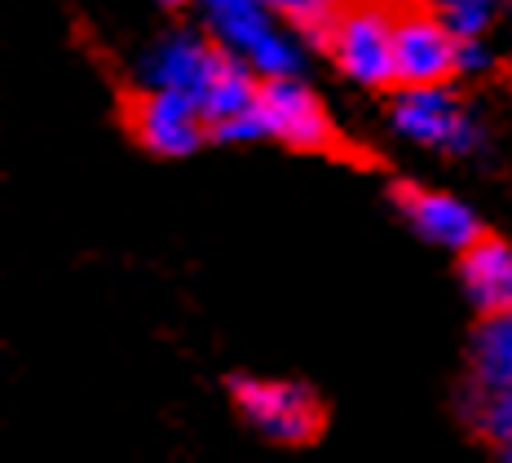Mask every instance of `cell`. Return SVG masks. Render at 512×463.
Segmentation results:
<instances>
[{
  "label": "cell",
  "instance_id": "obj_14",
  "mask_svg": "<svg viewBox=\"0 0 512 463\" xmlns=\"http://www.w3.org/2000/svg\"><path fill=\"white\" fill-rule=\"evenodd\" d=\"M499 463H512V441H504V446H499Z\"/></svg>",
  "mask_w": 512,
  "mask_h": 463
},
{
  "label": "cell",
  "instance_id": "obj_5",
  "mask_svg": "<svg viewBox=\"0 0 512 463\" xmlns=\"http://www.w3.org/2000/svg\"><path fill=\"white\" fill-rule=\"evenodd\" d=\"M393 23H398V9H389V5H349L345 14L327 27L323 49L332 53L340 75H349L362 89L398 93Z\"/></svg>",
  "mask_w": 512,
  "mask_h": 463
},
{
  "label": "cell",
  "instance_id": "obj_6",
  "mask_svg": "<svg viewBox=\"0 0 512 463\" xmlns=\"http://www.w3.org/2000/svg\"><path fill=\"white\" fill-rule=\"evenodd\" d=\"M199 111H204L212 137L261 133V115H256L261 111V80L221 49L217 67H212L204 93H199Z\"/></svg>",
  "mask_w": 512,
  "mask_h": 463
},
{
  "label": "cell",
  "instance_id": "obj_10",
  "mask_svg": "<svg viewBox=\"0 0 512 463\" xmlns=\"http://www.w3.org/2000/svg\"><path fill=\"white\" fill-rule=\"evenodd\" d=\"M393 120L407 128L420 142H451L460 133V111H455L451 93L446 89H420V93H402V106L393 111Z\"/></svg>",
  "mask_w": 512,
  "mask_h": 463
},
{
  "label": "cell",
  "instance_id": "obj_9",
  "mask_svg": "<svg viewBox=\"0 0 512 463\" xmlns=\"http://www.w3.org/2000/svg\"><path fill=\"white\" fill-rule=\"evenodd\" d=\"M468 366H473V384H482V389H504V384H512V314L477 318Z\"/></svg>",
  "mask_w": 512,
  "mask_h": 463
},
{
  "label": "cell",
  "instance_id": "obj_7",
  "mask_svg": "<svg viewBox=\"0 0 512 463\" xmlns=\"http://www.w3.org/2000/svg\"><path fill=\"white\" fill-rule=\"evenodd\" d=\"M389 195H393V203H398L402 217H407L415 230L437 247L464 252V247H473L486 234V225L473 217V208L460 203L455 195H446V190L415 186V181H393Z\"/></svg>",
  "mask_w": 512,
  "mask_h": 463
},
{
  "label": "cell",
  "instance_id": "obj_1",
  "mask_svg": "<svg viewBox=\"0 0 512 463\" xmlns=\"http://www.w3.org/2000/svg\"><path fill=\"white\" fill-rule=\"evenodd\" d=\"M256 115H261L265 137L301 150V155H327V159H340V164L384 168L380 155L358 150L345 133H340L314 89H305L301 80H292V75H283V71H270L261 80V111Z\"/></svg>",
  "mask_w": 512,
  "mask_h": 463
},
{
  "label": "cell",
  "instance_id": "obj_13",
  "mask_svg": "<svg viewBox=\"0 0 512 463\" xmlns=\"http://www.w3.org/2000/svg\"><path fill=\"white\" fill-rule=\"evenodd\" d=\"M429 5L442 14V23L460 40H477L490 27V18H495L499 0H429Z\"/></svg>",
  "mask_w": 512,
  "mask_h": 463
},
{
  "label": "cell",
  "instance_id": "obj_8",
  "mask_svg": "<svg viewBox=\"0 0 512 463\" xmlns=\"http://www.w3.org/2000/svg\"><path fill=\"white\" fill-rule=\"evenodd\" d=\"M460 278L477 314H512V243L499 234H482L460 252Z\"/></svg>",
  "mask_w": 512,
  "mask_h": 463
},
{
  "label": "cell",
  "instance_id": "obj_4",
  "mask_svg": "<svg viewBox=\"0 0 512 463\" xmlns=\"http://www.w3.org/2000/svg\"><path fill=\"white\" fill-rule=\"evenodd\" d=\"M393 67H398V93L446 89L464 71V40L442 23V14L429 0L398 9V23H393Z\"/></svg>",
  "mask_w": 512,
  "mask_h": 463
},
{
  "label": "cell",
  "instance_id": "obj_3",
  "mask_svg": "<svg viewBox=\"0 0 512 463\" xmlns=\"http://www.w3.org/2000/svg\"><path fill=\"white\" fill-rule=\"evenodd\" d=\"M120 124L142 150L164 159L195 155L208 142V120L190 93L173 84H155V89H128L120 93Z\"/></svg>",
  "mask_w": 512,
  "mask_h": 463
},
{
  "label": "cell",
  "instance_id": "obj_15",
  "mask_svg": "<svg viewBox=\"0 0 512 463\" xmlns=\"http://www.w3.org/2000/svg\"><path fill=\"white\" fill-rule=\"evenodd\" d=\"M155 5H164V9H181L186 0H155Z\"/></svg>",
  "mask_w": 512,
  "mask_h": 463
},
{
  "label": "cell",
  "instance_id": "obj_2",
  "mask_svg": "<svg viewBox=\"0 0 512 463\" xmlns=\"http://www.w3.org/2000/svg\"><path fill=\"white\" fill-rule=\"evenodd\" d=\"M230 402L252 433L274 446H309L323 437L327 406L301 380H270V375H230Z\"/></svg>",
  "mask_w": 512,
  "mask_h": 463
},
{
  "label": "cell",
  "instance_id": "obj_16",
  "mask_svg": "<svg viewBox=\"0 0 512 463\" xmlns=\"http://www.w3.org/2000/svg\"><path fill=\"white\" fill-rule=\"evenodd\" d=\"M407 5H411V0H407Z\"/></svg>",
  "mask_w": 512,
  "mask_h": 463
},
{
  "label": "cell",
  "instance_id": "obj_17",
  "mask_svg": "<svg viewBox=\"0 0 512 463\" xmlns=\"http://www.w3.org/2000/svg\"><path fill=\"white\" fill-rule=\"evenodd\" d=\"M508 5H512V0H508Z\"/></svg>",
  "mask_w": 512,
  "mask_h": 463
},
{
  "label": "cell",
  "instance_id": "obj_11",
  "mask_svg": "<svg viewBox=\"0 0 512 463\" xmlns=\"http://www.w3.org/2000/svg\"><path fill=\"white\" fill-rule=\"evenodd\" d=\"M468 424H473V433L490 441V446H504L512 441V384L504 389H482V384H473V402H468Z\"/></svg>",
  "mask_w": 512,
  "mask_h": 463
},
{
  "label": "cell",
  "instance_id": "obj_12",
  "mask_svg": "<svg viewBox=\"0 0 512 463\" xmlns=\"http://www.w3.org/2000/svg\"><path fill=\"white\" fill-rule=\"evenodd\" d=\"M265 9H270L274 18H283V23H292L296 31H305V36H314L318 45H323L327 27H332L340 14H345L349 0H265Z\"/></svg>",
  "mask_w": 512,
  "mask_h": 463
}]
</instances>
